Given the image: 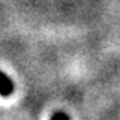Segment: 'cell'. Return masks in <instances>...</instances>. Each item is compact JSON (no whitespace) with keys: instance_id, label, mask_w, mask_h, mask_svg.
<instances>
[{"instance_id":"obj_1","label":"cell","mask_w":120,"mask_h":120,"mask_svg":"<svg viewBox=\"0 0 120 120\" xmlns=\"http://www.w3.org/2000/svg\"><path fill=\"white\" fill-rule=\"evenodd\" d=\"M14 90H15V84H14V81L11 80L9 77L5 74V72H2L0 71V95L2 96H11L14 93Z\"/></svg>"},{"instance_id":"obj_2","label":"cell","mask_w":120,"mask_h":120,"mask_svg":"<svg viewBox=\"0 0 120 120\" xmlns=\"http://www.w3.org/2000/svg\"><path fill=\"white\" fill-rule=\"evenodd\" d=\"M51 120H71V117L66 114V112L59 111V112H54V114L51 116Z\"/></svg>"}]
</instances>
